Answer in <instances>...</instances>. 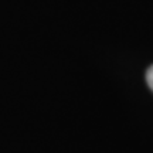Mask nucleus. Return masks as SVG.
Here are the masks:
<instances>
[{
  "label": "nucleus",
  "mask_w": 153,
  "mask_h": 153,
  "mask_svg": "<svg viewBox=\"0 0 153 153\" xmlns=\"http://www.w3.org/2000/svg\"><path fill=\"white\" fill-rule=\"evenodd\" d=\"M146 81H148V85L150 87V89L153 91V65L146 72Z\"/></svg>",
  "instance_id": "1"
}]
</instances>
